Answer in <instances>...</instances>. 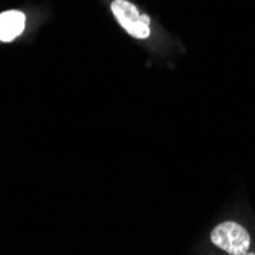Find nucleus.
<instances>
[{
  "mask_svg": "<svg viewBox=\"0 0 255 255\" xmlns=\"http://www.w3.org/2000/svg\"><path fill=\"white\" fill-rule=\"evenodd\" d=\"M211 242L225 252L233 255L246 254L251 245L248 231L234 222H225L216 226L211 233Z\"/></svg>",
  "mask_w": 255,
  "mask_h": 255,
  "instance_id": "f257e3e1",
  "label": "nucleus"
},
{
  "mask_svg": "<svg viewBox=\"0 0 255 255\" xmlns=\"http://www.w3.org/2000/svg\"><path fill=\"white\" fill-rule=\"evenodd\" d=\"M112 12L120 25L134 38H147L150 35V18L142 15L137 8L127 0H115Z\"/></svg>",
  "mask_w": 255,
  "mask_h": 255,
  "instance_id": "f03ea898",
  "label": "nucleus"
},
{
  "mask_svg": "<svg viewBox=\"0 0 255 255\" xmlns=\"http://www.w3.org/2000/svg\"><path fill=\"white\" fill-rule=\"evenodd\" d=\"M26 17L20 11H5L0 14V41H12L25 31Z\"/></svg>",
  "mask_w": 255,
  "mask_h": 255,
  "instance_id": "7ed1b4c3",
  "label": "nucleus"
}]
</instances>
